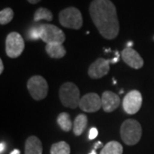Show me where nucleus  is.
<instances>
[{
  "mask_svg": "<svg viewBox=\"0 0 154 154\" xmlns=\"http://www.w3.org/2000/svg\"><path fill=\"white\" fill-rule=\"evenodd\" d=\"M120 134L124 143L128 146H134L140 141L142 135V128L136 120L127 119L122 124Z\"/></svg>",
  "mask_w": 154,
  "mask_h": 154,
  "instance_id": "2",
  "label": "nucleus"
},
{
  "mask_svg": "<svg viewBox=\"0 0 154 154\" xmlns=\"http://www.w3.org/2000/svg\"><path fill=\"white\" fill-rule=\"evenodd\" d=\"M51 154H70V146L65 141L54 143L51 147Z\"/></svg>",
  "mask_w": 154,
  "mask_h": 154,
  "instance_id": "19",
  "label": "nucleus"
},
{
  "mask_svg": "<svg viewBox=\"0 0 154 154\" xmlns=\"http://www.w3.org/2000/svg\"><path fill=\"white\" fill-rule=\"evenodd\" d=\"M3 71H4V63L2 59H0V74H2Z\"/></svg>",
  "mask_w": 154,
  "mask_h": 154,
  "instance_id": "24",
  "label": "nucleus"
},
{
  "mask_svg": "<svg viewBox=\"0 0 154 154\" xmlns=\"http://www.w3.org/2000/svg\"><path fill=\"white\" fill-rule=\"evenodd\" d=\"M79 107L85 112H96L102 107L101 97L95 93H89L81 98Z\"/></svg>",
  "mask_w": 154,
  "mask_h": 154,
  "instance_id": "9",
  "label": "nucleus"
},
{
  "mask_svg": "<svg viewBox=\"0 0 154 154\" xmlns=\"http://www.w3.org/2000/svg\"><path fill=\"white\" fill-rule=\"evenodd\" d=\"M59 22L64 28L77 30L82 27V15L75 7H69L60 11Z\"/></svg>",
  "mask_w": 154,
  "mask_h": 154,
  "instance_id": "4",
  "label": "nucleus"
},
{
  "mask_svg": "<svg viewBox=\"0 0 154 154\" xmlns=\"http://www.w3.org/2000/svg\"><path fill=\"white\" fill-rule=\"evenodd\" d=\"M102 146V143L100 142V141H99V142H97V143L95 144V146H94V148H99V147H100Z\"/></svg>",
  "mask_w": 154,
  "mask_h": 154,
  "instance_id": "27",
  "label": "nucleus"
},
{
  "mask_svg": "<svg viewBox=\"0 0 154 154\" xmlns=\"http://www.w3.org/2000/svg\"><path fill=\"white\" fill-rule=\"evenodd\" d=\"M28 38L32 40H37L38 38H40V35H39V29H38V26L33 27L32 28L29 29L28 32Z\"/></svg>",
  "mask_w": 154,
  "mask_h": 154,
  "instance_id": "21",
  "label": "nucleus"
},
{
  "mask_svg": "<svg viewBox=\"0 0 154 154\" xmlns=\"http://www.w3.org/2000/svg\"><path fill=\"white\" fill-rule=\"evenodd\" d=\"M40 39L47 44H63L65 41V34L63 30L52 24H39Z\"/></svg>",
  "mask_w": 154,
  "mask_h": 154,
  "instance_id": "5",
  "label": "nucleus"
},
{
  "mask_svg": "<svg viewBox=\"0 0 154 154\" xmlns=\"http://www.w3.org/2000/svg\"><path fill=\"white\" fill-rule=\"evenodd\" d=\"M25 48L24 39L20 33L12 32L9 33L5 40V52L11 58H17L21 56Z\"/></svg>",
  "mask_w": 154,
  "mask_h": 154,
  "instance_id": "6",
  "label": "nucleus"
},
{
  "mask_svg": "<svg viewBox=\"0 0 154 154\" xmlns=\"http://www.w3.org/2000/svg\"><path fill=\"white\" fill-rule=\"evenodd\" d=\"M45 51L51 58H62L66 54V50L63 44H47Z\"/></svg>",
  "mask_w": 154,
  "mask_h": 154,
  "instance_id": "14",
  "label": "nucleus"
},
{
  "mask_svg": "<svg viewBox=\"0 0 154 154\" xmlns=\"http://www.w3.org/2000/svg\"><path fill=\"white\" fill-rule=\"evenodd\" d=\"M59 99L63 106L75 109L80 104V90L75 84L63 83L59 89Z\"/></svg>",
  "mask_w": 154,
  "mask_h": 154,
  "instance_id": "3",
  "label": "nucleus"
},
{
  "mask_svg": "<svg viewBox=\"0 0 154 154\" xmlns=\"http://www.w3.org/2000/svg\"><path fill=\"white\" fill-rule=\"evenodd\" d=\"M28 89L31 97L35 100L44 99L48 94V83L40 75H34L28 80Z\"/></svg>",
  "mask_w": 154,
  "mask_h": 154,
  "instance_id": "7",
  "label": "nucleus"
},
{
  "mask_svg": "<svg viewBox=\"0 0 154 154\" xmlns=\"http://www.w3.org/2000/svg\"><path fill=\"white\" fill-rule=\"evenodd\" d=\"M101 102L105 112H112L120 105V97L113 92L105 91L101 96Z\"/></svg>",
  "mask_w": 154,
  "mask_h": 154,
  "instance_id": "12",
  "label": "nucleus"
},
{
  "mask_svg": "<svg viewBox=\"0 0 154 154\" xmlns=\"http://www.w3.org/2000/svg\"><path fill=\"white\" fill-rule=\"evenodd\" d=\"M28 1L32 5H35V4H38V2H40L41 0H28Z\"/></svg>",
  "mask_w": 154,
  "mask_h": 154,
  "instance_id": "26",
  "label": "nucleus"
},
{
  "mask_svg": "<svg viewBox=\"0 0 154 154\" xmlns=\"http://www.w3.org/2000/svg\"><path fill=\"white\" fill-rule=\"evenodd\" d=\"M11 154H20V151H19V150H17V149H16V150H14Z\"/></svg>",
  "mask_w": 154,
  "mask_h": 154,
  "instance_id": "28",
  "label": "nucleus"
},
{
  "mask_svg": "<svg viewBox=\"0 0 154 154\" xmlns=\"http://www.w3.org/2000/svg\"><path fill=\"white\" fill-rule=\"evenodd\" d=\"M133 45V42H131V41H129L128 44H127V47H129V48H131V46Z\"/></svg>",
  "mask_w": 154,
  "mask_h": 154,
  "instance_id": "29",
  "label": "nucleus"
},
{
  "mask_svg": "<svg viewBox=\"0 0 154 154\" xmlns=\"http://www.w3.org/2000/svg\"><path fill=\"white\" fill-rule=\"evenodd\" d=\"M43 146L40 140L36 136H30L25 142V154H42Z\"/></svg>",
  "mask_w": 154,
  "mask_h": 154,
  "instance_id": "13",
  "label": "nucleus"
},
{
  "mask_svg": "<svg viewBox=\"0 0 154 154\" xmlns=\"http://www.w3.org/2000/svg\"><path fill=\"white\" fill-rule=\"evenodd\" d=\"M5 143H2L0 144V152H1V154L3 153V152H4V150H5Z\"/></svg>",
  "mask_w": 154,
  "mask_h": 154,
  "instance_id": "25",
  "label": "nucleus"
},
{
  "mask_svg": "<svg viewBox=\"0 0 154 154\" xmlns=\"http://www.w3.org/2000/svg\"><path fill=\"white\" fill-rule=\"evenodd\" d=\"M97 135H98V129L96 128H92L89 131V135H88L89 140H94L97 137Z\"/></svg>",
  "mask_w": 154,
  "mask_h": 154,
  "instance_id": "22",
  "label": "nucleus"
},
{
  "mask_svg": "<svg viewBox=\"0 0 154 154\" xmlns=\"http://www.w3.org/2000/svg\"><path fill=\"white\" fill-rule=\"evenodd\" d=\"M116 57L115 58H113V59H111V63H117V61L119 59V56H118V53L117 52H116Z\"/></svg>",
  "mask_w": 154,
  "mask_h": 154,
  "instance_id": "23",
  "label": "nucleus"
},
{
  "mask_svg": "<svg viewBox=\"0 0 154 154\" xmlns=\"http://www.w3.org/2000/svg\"><path fill=\"white\" fill-rule=\"evenodd\" d=\"M57 123L61 128L62 130L69 132L73 128V123H72L71 119L69 115L67 112H62L57 116Z\"/></svg>",
  "mask_w": 154,
  "mask_h": 154,
  "instance_id": "16",
  "label": "nucleus"
},
{
  "mask_svg": "<svg viewBox=\"0 0 154 154\" xmlns=\"http://www.w3.org/2000/svg\"><path fill=\"white\" fill-rule=\"evenodd\" d=\"M53 19V14L51 13V11H50L46 8L40 7L38 8L37 11H35L34 16H33V20L34 22H39L41 20H45L51 22Z\"/></svg>",
  "mask_w": 154,
  "mask_h": 154,
  "instance_id": "18",
  "label": "nucleus"
},
{
  "mask_svg": "<svg viewBox=\"0 0 154 154\" xmlns=\"http://www.w3.org/2000/svg\"><path fill=\"white\" fill-rule=\"evenodd\" d=\"M142 105V95L137 90H132L128 93L122 101V106L125 112L129 115L137 113Z\"/></svg>",
  "mask_w": 154,
  "mask_h": 154,
  "instance_id": "8",
  "label": "nucleus"
},
{
  "mask_svg": "<svg viewBox=\"0 0 154 154\" xmlns=\"http://www.w3.org/2000/svg\"><path fill=\"white\" fill-rule=\"evenodd\" d=\"M89 154H97V153H96V152H95V151H94V150L93 152H90V153H89Z\"/></svg>",
  "mask_w": 154,
  "mask_h": 154,
  "instance_id": "30",
  "label": "nucleus"
},
{
  "mask_svg": "<svg viewBox=\"0 0 154 154\" xmlns=\"http://www.w3.org/2000/svg\"><path fill=\"white\" fill-rule=\"evenodd\" d=\"M89 13L95 27L104 38H116L120 28L119 22L116 8L110 0H93Z\"/></svg>",
  "mask_w": 154,
  "mask_h": 154,
  "instance_id": "1",
  "label": "nucleus"
},
{
  "mask_svg": "<svg viewBox=\"0 0 154 154\" xmlns=\"http://www.w3.org/2000/svg\"><path fill=\"white\" fill-rule=\"evenodd\" d=\"M122 58L129 67L133 69H139L142 68L144 65V61L140 55L135 50L131 47H126L122 51Z\"/></svg>",
  "mask_w": 154,
  "mask_h": 154,
  "instance_id": "11",
  "label": "nucleus"
},
{
  "mask_svg": "<svg viewBox=\"0 0 154 154\" xmlns=\"http://www.w3.org/2000/svg\"><path fill=\"white\" fill-rule=\"evenodd\" d=\"M110 63H111V60L99 57L90 65L88 75L92 79H99L105 76L110 70Z\"/></svg>",
  "mask_w": 154,
  "mask_h": 154,
  "instance_id": "10",
  "label": "nucleus"
},
{
  "mask_svg": "<svg viewBox=\"0 0 154 154\" xmlns=\"http://www.w3.org/2000/svg\"><path fill=\"white\" fill-rule=\"evenodd\" d=\"M122 146L117 141H110L104 146L99 154H122Z\"/></svg>",
  "mask_w": 154,
  "mask_h": 154,
  "instance_id": "17",
  "label": "nucleus"
},
{
  "mask_svg": "<svg viewBox=\"0 0 154 154\" xmlns=\"http://www.w3.org/2000/svg\"><path fill=\"white\" fill-rule=\"evenodd\" d=\"M14 17V11L11 8H5L0 12V23L1 25L8 24Z\"/></svg>",
  "mask_w": 154,
  "mask_h": 154,
  "instance_id": "20",
  "label": "nucleus"
},
{
  "mask_svg": "<svg viewBox=\"0 0 154 154\" xmlns=\"http://www.w3.org/2000/svg\"><path fill=\"white\" fill-rule=\"evenodd\" d=\"M88 124V117L84 114H79L75 117L73 122V132L76 135L80 136L87 128Z\"/></svg>",
  "mask_w": 154,
  "mask_h": 154,
  "instance_id": "15",
  "label": "nucleus"
}]
</instances>
